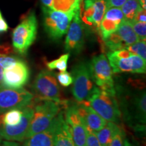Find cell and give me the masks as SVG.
<instances>
[{"label": "cell", "instance_id": "cell-13", "mask_svg": "<svg viewBox=\"0 0 146 146\" xmlns=\"http://www.w3.org/2000/svg\"><path fill=\"white\" fill-rule=\"evenodd\" d=\"M67 32L65 51L70 54H80L85 45V27L80 18V12L73 16Z\"/></svg>", "mask_w": 146, "mask_h": 146}, {"label": "cell", "instance_id": "cell-38", "mask_svg": "<svg viewBox=\"0 0 146 146\" xmlns=\"http://www.w3.org/2000/svg\"><path fill=\"white\" fill-rule=\"evenodd\" d=\"M43 5V6L47 7V8H52V0H40Z\"/></svg>", "mask_w": 146, "mask_h": 146}, {"label": "cell", "instance_id": "cell-18", "mask_svg": "<svg viewBox=\"0 0 146 146\" xmlns=\"http://www.w3.org/2000/svg\"><path fill=\"white\" fill-rule=\"evenodd\" d=\"M57 125L54 135V146H76L72 139L70 127L66 122L63 112L56 116Z\"/></svg>", "mask_w": 146, "mask_h": 146}, {"label": "cell", "instance_id": "cell-19", "mask_svg": "<svg viewBox=\"0 0 146 146\" xmlns=\"http://www.w3.org/2000/svg\"><path fill=\"white\" fill-rule=\"evenodd\" d=\"M57 120L56 117L47 129L25 139L22 146H54V135Z\"/></svg>", "mask_w": 146, "mask_h": 146}, {"label": "cell", "instance_id": "cell-34", "mask_svg": "<svg viewBox=\"0 0 146 146\" xmlns=\"http://www.w3.org/2000/svg\"><path fill=\"white\" fill-rule=\"evenodd\" d=\"M146 10H144L143 8L140 9V10L136 14L133 21L135 22H144L145 23L146 21ZM133 22V21H132Z\"/></svg>", "mask_w": 146, "mask_h": 146}, {"label": "cell", "instance_id": "cell-14", "mask_svg": "<svg viewBox=\"0 0 146 146\" xmlns=\"http://www.w3.org/2000/svg\"><path fill=\"white\" fill-rule=\"evenodd\" d=\"M30 69L25 62L20 59L14 65L3 69V85L11 89H21L30 78Z\"/></svg>", "mask_w": 146, "mask_h": 146}, {"label": "cell", "instance_id": "cell-37", "mask_svg": "<svg viewBox=\"0 0 146 146\" xmlns=\"http://www.w3.org/2000/svg\"><path fill=\"white\" fill-rule=\"evenodd\" d=\"M0 146H21L19 143L16 141H1L0 142Z\"/></svg>", "mask_w": 146, "mask_h": 146}, {"label": "cell", "instance_id": "cell-28", "mask_svg": "<svg viewBox=\"0 0 146 146\" xmlns=\"http://www.w3.org/2000/svg\"><path fill=\"white\" fill-rule=\"evenodd\" d=\"M135 33L139 41H145L146 39V23L144 22H131Z\"/></svg>", "mask_w": 146, "mask_h": 146}, {"label": "cell", "instance_id": "cell-3", "mask_svg": "<svg viewBox=\"0 0 146 146\" xmlns=\"http://www.w3.org/2000/svg\"><path fill=\"white\" fill-rule=\"evenodd\" d=\"M72 94L77 102H89V98L96 88L92 78L89 64L81 62L73 66Z\"/></svg>", "mask_w": 146, "mask_h": 146}, {"label": "cell", "instance_id": "cell-6", "mask_svg": "<svg viewBox=\"0 0 146 146\" xmlns=\"http://www.w3.org/2000/svg\"><path fill=\"white\" fill-rule=\"evenodd\" d=\"M60 104L51 100H41L34 106V112L25 139L36 133L43 131L50 127L58 113L60 112Z\"/></svg>", "mask_w": 146, "mask_h": 146}, {"label": "cell", "instance_id": "cell-12", "mask_svg": "<svg viewBox=\"0 0 146 146\" xmlns=\"http://www.w3.org/2000/svg\"><path fill=\"white\" fill-rule=\"evenodd\" d=\"M106 9V0H83L80 7V18L87 27L99 32Z\"/></svg>", "mask_w": 146, "mask_h": 146}, {"label": "cell", "instance_id": "cell-35", "mask_svg": "<svg viewBox=\"0 0 146 146\" xmlns=\"http://www.w3.org/2000/svg\"><path fill=\"white\" fill-rule=\"evenodd\" d=\"M12 52V48L8 45H0V56H5Z\"/></svg>", "mask_w": 146, "mask_h": 146}, {"label": "cell", "instance_id": "cell-36", "mask_svg": "<svg viewBox=\"0 0 146 146\" xmlns=\"http://www.w3.org/2000/svg\"><path fill=\"white\" fill-rule=\"evenodd\" d=\"M8 29V25L3 18L0 19V33L6 32Z\"/></svg>", "mask_w": 146, "mask_h": 146}, {"label": "cell", "instance_id": "cell-23", "mask_svg": "<svg viewBox=\"0 0 146 146\" xmlns=\"http://www.w3.org/2000/svg\"><path fill=\"white\" fill-rule=\"evenodd\" d=\"M120 8L125 19L129 22H132L141 8L139 3V0H127Z\"/></svg>", "mask_w": 146, "mask_h": 146}, {"label": "cell", "instance_id": "cell-5", "mask_svg": "<svg viewBox=\"0 0 146 146\" xmlns=\"http://www.w3.org/2000/svg\"><path fill=\"white\" fill-rule=\"evenodd\" d=\"M107 58L112 72L143 74L146 71V60L127 50L121 49L107 53Z\"/></svg>", "mask_w": 146, "mask_h": 146}, {"label": "cell", "instance_id": "cell-11", "mask_svg": "<svg viewBox=\"0 0 146 146\" xmlns=\"http://www.w3.org/2000/svg\"><path fill=\"white\" fill-rule=\"evenodd\" d=\"M23 115L21 122L14 126L6 125L0 123V134L2 139L6 141H23L33 118L34 105L31 102L29 104L22 108Z\"/></svg>", "mask_w": 146, "mask_h": 146}, {"label": "cell", "instance_id": "cell-26", "mask_svg": "<svg viewBox=\"0 0 146 146\" xmlns=\"http://www.w3.org/2000/svg\"><path fill=\"white\" fill-rule=\"evenodd\" d=\"M70 55V53H66V54L62 55L58 59L49 62L47 63V68L51 70H54V69H58L60 72L66 71L67 68V63H68Z\"/></svg>", "mask_w": 146, "mask_h": 146}, {"label": "cell", "instance_id": "cell-30", "mask_svg": "<svg viewBox=\"0 0 146 146\" xmlns=\"http://www.w3.org/2000/svg\"><path fill=\"white\" fill-rule=\"evenodd\" d=\"M57 78L59 83L63 87H68L72 83V76L70 72L66 71H62L58 73Z\"/></svg>", "mask_w": 146, "mask_h": 146}, {"label": "cell", "instance_id": "cell-24", "mask_svg": "<svg viewBox=\"0 0 146 146\" xmlns=\"http://www.w3.org/2000/svg\"><path fill=\"white\" fill-rule=\"evenodd\" d=\"M23 110L21 109H12L0 115V123L6 125L14 126L21 122Z\"/></svg>", "mask_w": 146, "mask_h": 146}, {"label": "cell", "instance_id": "cell-15", "mask_svg": "<svg viewBox=\"0 0 146 146\" xmlns=\"http://www.w3.org/2000/svg\"><path fill=\"white\" fill-rule=\"evenodd\" d=\"M66 122L70 127L72 139L76 146H86L87 129L78 112L76 104L66 106L64 115Z\"/></svg>", "mask_w": 146, "mask_h": 146}, {"label": "cell", "instance_id": "cell-20", "mask_svg": "<svg viewBox=\"0 0 146 146\" xmlns=\"http://www.w3.org/2000/svg\"><path fill=\"white\" fill-rule=\"evenodd\" d=\"M82 1L83 0H52V8L74 16L80 12Z\"/></svg>", "mask_w": 146, "mask_h": 146}, {"label": "cell", "instance_id": "cell-17", "mask_svg": "<svg viewBox=\"0 0 146 146\" xmlns=\"http://www.w3.org/2000/svg\"><path fill=\"white\" fill-rule=\"evenodd\" d=\"M76 106L78 114L83 120L86 129L96 133L101 130L107 123L106 120L90 106L89 102H78Z\"/></svg>", "mask_w": 146, "mask_h": 146}, {"label": "cell", "instance_id": "cell-1", "mask_svg": "<svg viewBox=\"0 0 146 146\" xmlns=\"http://www.w3.org/2000/svg\"><path fill=\"white\" fill-rule=\"evenodd\" d=\"M90 106L104 119L118 123L122 117L116 88L105 89L97 87L89 100Z\"/></svg>", "mask_w": 146, "mask_h": 146}, {"label": "cell", "instance_id": "cell-33", "mask_svg": "<svg viewBox=\"0 0 146 146\" xmlns=\"http://www.w3.org/2000/svg\"><path fill=\"white\" fill-rule=\"evenodd\" d=\"M127 0H106L107 8L111 7H118L120 8Z\"/></svg>", "mask_w": 146, "mask_h": 146}, {"label": "cell", "instance_id": "cell-31", "mask_svg": "<svg viewBox=\"0 0 146 146\" xmlns=\"http://www.w3.org/2000/svg\"><path fill=\"white\" fill-rule=\"evenodd\" d=\"M19 60V58H16L15 56H10L8 55L0 56V66L3 69L8 68L11 66L14 65Z\"/></svg>", "mask_w": 146, "mask_h": 146}, {"label": "cell", "instance_id": "cell-25", "mask_svg": "<svg viewBox=\"0 0 146 146\" xmlns=\"http://www.w3.org/2000/svg\"><path fill=\"white\" fill-rule=\"evenodd\" d=\"M104 41L106 46L110 51H116L125 49L126 45L125 44L120 36L118 35L117 32L111 34L108 37H107Z\"/></svg>", "mask_w": 146, "mask_h": 146}, {"label": "cell", "instance_id": "cell-42", "mask_svg": "<svg viewBox=\"0 0 146 146\" xmlns=\"http://www.w3.org/2000/svg\"><path fill=\"white\" fill-rule=\"evenodd\" d=\"M1 141H2V137H1V134H0V142H1Z\"/></svg>", "mask_w": 146, "mask_h": 146}, {"label": "cell", "instance_id": "cell-10", "mask_svg": "<svg viewBox=\"0 0 146 146\" xmlns=\"http://www.w3.org/2000/svg\"><path fill=\"white\" fill-rule=\"evenodd\" d=\"M89 64L93 80L97 86L105 89H115L112 70L106 55L94 56Z\"/></svg>", "mask_w": 146, "mask_h": 146}, {"label": "cell", "instance_id": "cell-39", "mask_svg": "<svg viewBox=\"0 0 146 146\" xmlns=\"http://www.w3.org/2000/svg\"><path fill=\"white\" fill-rule=\"evenodd\" d=\"M3 68L1 66H0V87L3 86Z\"/></svg>", "mask_w": 146, "mask_h": 146}, {"label": "cell", "instance_id": "cell-43", "mask_svg": "<svg viewBox=\"0 0 146 146\" xmlns=\"http://www.w3.org/2000/svg\"><path fill=\"white\" fill-rule=\"evenodd\" d=\"M3 17H2V16H1V12H0V19H1V18H2Z\"/></svg>", "mask_w": 146, "mask_h": 146}, {"label": "cell", "instance_id": "cell-27", "mask_svg": "<svg viewBox=\"0 0 146 146\" xmlns=\"http://www.w3.org/2000/svg\"><path fill=\"white\" fill-rule=\"evenodd\" d=\"M125 49L132 54L139 56L142 59L146 60V43L145 41H139L133 44L127 45Z\"/></svg>", "mask_w": 146, "mask_h": 146}, {"label": "cell", "instance_id": "cell-8", "mask_svg": "<svg viewBox=\"0 0 146 146\" xmlns=\"http://www.w3.org/2000/svg\"><path fill=\"white\" fill-rule=\"evenodd\" d=\"M43 26L51 39L58 41L68 31L73 15L55 10L52 8L42 6Z\"/></svg>", "mask_w": 146, "mask_h": 146}, {"label": "cell", "instance_id": "cell-16", "mask_svg": "<svg viewBox=\"0 0 146 146\" xmlns=\"http://www.w3.org/2000/svg\"><path fill=\"white\" fill-rule=\"evenodd\" d=\"M125 19L120 8L111 7L107 8L100 27V35L105 40L111 34L117 31L118 26Z\"/></svg>", "mask_w": 146, "mask_h": 146}, {"label": "cell", "instance_id": "cell-4", "mask_svg": "<svg viewBox=\"0 0 146 146\" xmlns=\"http://www.w3.org/2000/svg\"><path fill=\"white\" fill-rule=\"evenodd\" d=\"M38 24L34 12H31L24 17L21 23L12 33V45L16 52L25 55L35 41Z\"/></svg>", "mask_w": 146, "mask_h": 146}, {"label": "cell", "instance_id": "cell-7", "mask_svg": "<svg viewBox=\"0 0 146 146\" xmlns=\"http://www.w3.org/2000/svg\"><path fill=\"white\" fill-rule=\"evenodd\" d=\"M33 90L38 100H51L64 106L60 99V89L56 74L52 71L43 70L40 72L33 84Z\"/></svg>", "mask_w": 146, "mask_h": 146}, {"label": "cell", "instance_id": "cell-40", "mask_svg": "<svg viewBox=\"0 0 146 146\" xmlns=\"http://www.w3.org/2000/svg\"><path fill=\"white\" fill-rule=\"evenodd\" d=\"M139 3L141 8L146 10V0H139Z\"/></svg>", "mask_w": 146, "mask_h": 146}, {"label": "cell", "instance_id": "cell-29", "mask_svg": "<svg viewBox=\"0 0 146 146\" xmlns=\"http://www.w3.org/2000/svg\"><path fill=\"white\" fill-rule=\"evenodd\" d=\"M126 138V133L119 127L114 134L108 146H124V141Z\"/></svg>", "mask_w": 146, "mask_h": 146}, {"label": "cell", "instance_id": "cell-9", "mask_svg": "<svg viewBox=\"0 0 146 146\" xmlns=\"http://www.w3.org/2000/svg\"><path fill=\"white\" fill-rule=\"evenodd\" d=\"M33 99V95L27 89L0 87V114L12 109H21Z\"/></svg>", "mask_w": 146, "mask_h": 146}, {"label": "cell", "instance_id": "cell-21", "mask_svg": "<svg viewBox=\"0 0 146 146\" xmlns=\"http://www.w3.org/2000/svg\"><path fill=\"white\" fill-rule=\"evenodd\" d=\"M116 32L125 43L126 46L139 41V39L133 30L131 23L125 19L120 23Z\"/></svg>", "mask_w": 146, "mask_h": 146}, {"label": "cell", "instance_id": "cell-22", "mask_svg": "<svg viewBox=\"0 0 146 146\" xmlns=\"http://www.w3.org/2000/svg\"><path fill=\"white\" fill-rule=\"evenodd\" d=\"M119 127L116 123L108 122L101 130L96 133L97 137L102 146H108Z\"/></svg>", "mask_w": 146, "mask_h": 146}, {"label": "cell", "instance_id": "cell-32", "mask_svg": "<svg viewBox=\"0 0 146 146\" xmlns=\"http://www.w3.org/2000/svg\"><path fill=\"white\" fill-rule=\"evenodd\" d=\"M87 129V139L86 146H102L96 133L93 132L89 129Z\"/></svg>", "mask_w": 146, "mask_h": 146}, {"label": "cell", "instance_id": "cell-2", "mask_svg": "<svg viewBox=\"0 0 146 146\" xmlns=\"http://www.w3.org/2000/svg\"><path fill=\"white\" fill-rule=\"evenodd\" d=\"M120 108L123 109L126 121L135 123L137 131L145 130L146 122V94L145 91L141 90L133 95L120 96Z\"/></svg>", "mask_w": 146, "mask_h": 146}, {"label": "cell", "instance_id": "cell-41", "mask_svg": "<svg viewBox=\"0 0 146 146\" xmlns=\"http://www.w3.org/2000/svg\"><path fill=\"white\" fill-rule=\"evenodd\" d=\"M124 146H135L134 144H133L131 142H130L129 139L125 138V141H124Z\"/></svg>", "mask_w": 146, "mask_h": 146}]
</instances>
